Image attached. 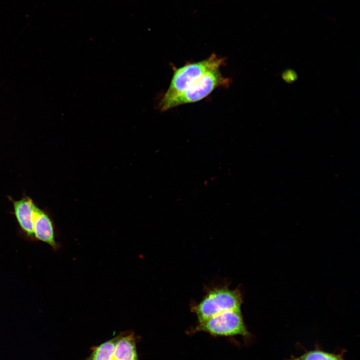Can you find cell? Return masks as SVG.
Returning a JSON list of instances; mask_svg holds the SVG:
<instances>
[{
  "instance_id": "obj_1",
  "label": "cell",
  "mask_w": 360,
  "mask_h": 360,
  "mask_svg": "<svg viewBox=\"0 0 360 360\" xmlns=\"http://www.w3.org/2000/svg\"><path fill=\"white\" fill-rule=\"evenodd\" d=\"M242 302L238 288L231 290L228 284H222L209 288L199 302L191 304L190 308L198 323L226 310L241 309Z\"/></svg>"
},
{
  "instance_id": "obj_2",
  "label": "cell",
  "mask_w": 360,
  "mask_h": 360,
  "mask_svg": "<svg viewBox=\"0 0 360 360\" xmlns=\"http://www.w3.org/2000/svg\"><path fill=\"white\" fill-rule=\"evenodd\" d=\"M224 62V58L214 54L202 60L188 63L176 68L170 86L159 102L167 100L180 94L203 75L220 68Z\"/></svg>"
},
{
  "instance_id": "obj_3",
  "label": "cell",
  "mask_w": 360,
  "mask_h": 360,
  "mask_svg": "<svg viewBox=\"0 0 360 360\" xmlns=\"http://www.w3.org/2000/svg\"><path fill=\"white\" fill-rule=\"evenodd\" d=\"M230 80L224 77L220 68L203 75L180 94L164 102H159L158 108L166 111L178 106L194 103L208 96L216 88L226 87Z\"/></svg>"
},
{
  "instance_id": "obj_4",
  "label": "cell",
  "mask_w": 360,
  "mask_h": 360,
  "mask_svg": "<svg viewBox=\"0 0 360 360\" xmlns=\"http://www.w3.org/2000/svg\"><path fill=\"white\" fill-rule=\"evenodd\" d=\"M194 331L206 332L215 336H250L241 309L226 310L198 322Z\"/></svg>"
},
{
  "instance_id": "obj_5",
  "label": "cell",
  "mask_w": 360,
  "mask_h": 360,
  "mask_svg": "<svg viewBox=\"0 0 360 360\" xmlns=\"http://www.w3.org/2000/svg\"><path fill=\"white\" fill-rule=\"evenodd\" d=\"M34 236L46 242L56 250L58 244L55 240L53 224L49 216L36 206L33 218Z\"/></svg>"
},
{
  "instance_id": "obj_6",
  "label": "cell",
  "mask_w": 360,
  "mask_h": 360,
  "mask_svg": "<svg viewBox=\"0 0 360 360\" xmlns=\"http://www.w3.org/2000/svg\"><path fill=\"white\" fill-rule=\"evenodd\" d=\"M14 212L22 230L28 236L34 237L33 218L36 205L28 197L13 202Z\"/></svg>"
},
{
  "instance_id": "obj_7",
  "label": "cell",
  "mask_w": 360,
  "mask_h": 360,
  "mask_svg": "<svg viewBox=\"0 0 360 360\" xmlns=\"http://www.w3.org/2000/svg\"><path fill=\"white\" fill-rule=\"evenodd\" d=\"M112 360H139L136 336L134 332H124L119 334Z\"/></svg>"
},
{
  "instance_id": "obj_8",
  "label": "cell",
  "mask_w": 360,
  "mask_h": 360,
  "mask_svg": "<svg viewBox=\"0 0 360 360\" xmlns=\"http://www.w3.org/2000/svg\"><path fill=\"white\" fill-rule=\"evenodd\" d=\"M119 334L94 347L86 360H112Z\"/></svg>"
},
{
  "instance_id": "obj_9",
  "label": "cell",
  "mask_w": 360,
  "mask_h": 360,
  "mask_svg": "<svg viewBox=\"0 0 360 360\" xmlns=\"http://www.w3.org/2000/svg\"><path fill=\"white\" fill-rule=\"evenodd\" d=\"M293 360H344L336 354L321 351L312 350L305 353Z\"/></svg>"
}]
</instances>
